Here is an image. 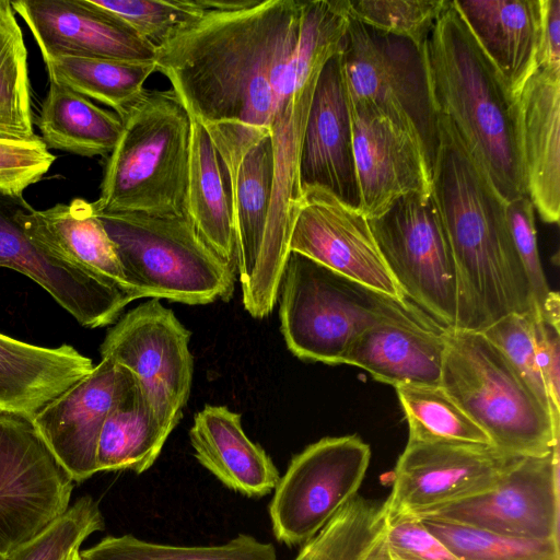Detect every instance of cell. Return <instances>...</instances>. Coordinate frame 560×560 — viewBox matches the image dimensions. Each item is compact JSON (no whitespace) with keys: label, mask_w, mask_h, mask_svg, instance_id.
Segmentation results:
<instances>
[{"label":"cell","mask_w":560,"mask_h":560,"mask_svg":"<svg viewBox=\"0 0 560 560\" xmlns=\"http://www.w3.org/2000/svg\"><path fill=\"white\" fill-rule=\"evenodd\" d=\"M345 0L303 1L295 52L283 74L271 125L273 182L260 275L279 279L290 255V237L302 198L299 164L303 135L318 77L342 51L349 24Z\"/></svg>","instance_id":"5"},{"label":"cell","mask_w":560,"mask_h":560,"mask_svg":"<svg viewBox=\"0 0 560 560\" xmlns=\"http://www.w3.org/2000/svg\"><path fill=\"white\" fill-rule=\"evenodd\" d=\"M516 456L488 445L408 441L396 463L386 518L419 517L494 487Z\"/></svg>","instance_id":"14"},{"label":"cell","mask_w":560,"mask_h":560,"mask_svg":"<svg viewBox=\"0 0 560 560\" xmlns=\"http://www.w3.org/2000/svg\"><path fill=\"white\" fill-rule=\"evenodd\" d=\"M431 194L456 268L454 329L482 331L511 313L535 308L515 249L506 201L441 118Z\"/></svg>","instance_id":"2"},{"label":"cell","mask_w":560,"mask_h":560,"mask_svg":"<svg viewBox=\"0 0 560 560\" xmlns=\"http://www.w3.org/2000/svg\"><path fill=\"white\" fill-rule=\"evenodd\" d=\"M370 459L358 435L324 438L295 455L269 505L275 537L288 546L313 538L357 495Z\"/></svg>","instance_id":"11"},{"label":"cell","mask_w":560,"mask_h":560,"mask_svg":"<svg viewBox=\"0 0 560 560\" xmlns=\"http://www.w3.org/2000/svg\"><path fill=\"white\" fill-rule=\"evenodd\" d=\"M27 49L11 1L0 0V139L25 141L34 132Z\"/></svg>","instance_id":"32"},{"label":"cell","mask_w":560,"mask_h":560,"mask_svg":"<svg viewBox=\"0 0 560 560\" xmlns=\"http://www.w3.org/2000/svg\"><path fill=\"white\" fill-rule=\"evenodd\" d=\"M174 428L154 412L133 378L103 424L96 453L98 472H144L155 463Z\"/></svg>","instance_id":"28"},{"label":"cell","mask_w":560,"mask_h":560,"mask_svg":"<svg viewBox=\"0 0 560 560\" xmlns=\"http://www.w3.org/2000/svg\"><path fill=\"white\" fill-rule=\"evenodd\" d=\"M27 206L23 196L0 190V267L31 278L82 326L113 324L138 295L31 238L21 222Z\"/></svg>","instance_id":"15"},{"label":"cell","mask_w":560,"mask_h":560,"mask_svg":"<svg viewBox=\"0 0 560 560\" xmlns=\"http://www.w3.org/2000/svg\"><path fill=\"white\" fill-rule=\"evenodd\" d=\"M299 176L302 191L322 188L359 209L350 107L340 52L323 67L303 135Z\"/></svg>","instance_id":"22"},{"label":"cell","mask_w":560,"mask_h":560,"mask_svg":"<svg viewBox=\"0 0 560 560\" xmlns=\"http://www.w3.org/2000/svg\"><path fill=\"white\" fill-rule=\"evenodd\" d=\"M36 124L47 148L88 158L108 156L122 130L116 113L54 81Z\"/></svg>","instance_id":"29"},{"label":"cell","mask_w":560,"mask_h":560,"mask_svg":"<svg viewBox=\"0 0 560 560\" xmlns=\"http://www.w3.org/2000/svg\"><path fill=\"white\" fill-rule=\"evenodd\" d=\"M133 382L125 368L108 359L44 406L31 420L71 475L82 482L98 472L97 444L105 419Z\"/></svg>","instance_id":"18"},{"label":"cell","mask_w":560,"mask_h":560,"mask_svg":"<svg viewBox=\"0 0 560 560\" xmlns=\"http://www.w3.org/2000/svg\"><path fill=\"white\" fill-rule=\"evenodd\" d=\"M340 61L349 105L374 109L407 132L431 176L440 147V126L423 46L350 15Z\"/></svg>","instance_id":"9"},{"label":"cell","mask_w":560,"mask_h":560,"mask_svg":"<svg viewBox=\"0 0 560 560\" xmlns=\"http://www.w3.org/2000/svg\"><path fill=\"white\" fill-rule=\"evenodd\" d=\"M534 330L538 366L550 399L552 418L560 423V326L535 308Z\"/></svg>","instance_id":"43"},{"label":"cell","mask_w":560,"mask_h":560,"mask_svg":"<svg viewBox=\"0 0 560 560\" xmlns=\"http://www.w3.org/2000/svg\"><path fill=\"white\" fill-rule=\"evenodd\" d=\"M395 389L408 423V441L492 446L441 385L400 384Z\"/></svg>","instance_id":"33"},{"label":"cell","mask_w":560,"mask_h":560,"mask_svg":"<svg viewBox=\"0 0 560 560\" xmlns=\"http://www.w3.org/2000/svg\"><path fill=\"white\" fill-rule=\"evenodd\" d=\"M474 38L516 98L537 68L542 0H453Z\"/></svg>","instance_id":"24"},{"label":"cell","mask_w":560,"mask_h":560,"mask_svg":"<svg viewBox=\"0 0 560 560\" xmlns=\"http://www.w3.org/2000/svg\"><path fill=\"white\" fill-rule=\"evenodd\" d=\"M102 529L104 520L98 505L85 495L42 533L7 555V560H65L91 534Z\"/></svg>","instance_id":"38"},{"label":"cell","mask_w":560,"mask_h":560,"mask_svg":"<svg viewBox=\"0 0 560 560\" xmlns=\"http://www.w3.org/2000/svg\"><path fill=\"white\" fill-rule=\"evenodd\" d=\"M49 81L93 98L121 117L156 72L154 61L60 56L45 61Z\"/></svg>","instance_id":"31"},{"label":"cell","mask_w":560,"mask_h":560,"mask_svg":"<svg viewBox=\"0 0 560 560\" xmlns=\"http://www.w3.org/2000/svg\"><path fill=\"white\" fill-rule=\"evenodd\" d=\"M96 213L141 299L202 305L233 295L234 266L206 243L188 215Z\"/></svg>","instance_id":"7"},{"label":"cell","mask_w":560,"mask_h":560,"mask_svg":"<svg viewBox=\"0 0 560 560\" xmlns=\"http://www.w3.org/2000/svg\"><path fill=\"white\" fill-rule=\"evenodd\" d=\"M97 212L187 215L191 117L173 90H144L120 117Z\"/></svg>","instance_id":"4"},{"label":"cell","mask_w":560,"mask_h":560,"mask_svg":"<svg viewBox=\"0 0 560 560\" xmlns=\"http://www.w3.org/2000/svg\"><path fill=\"white\" fill-rule=\"evenodd\" d=\"M26 234L44 247L122 288L140 293L127 279L115 245L93 202L74 198L45 210L30 205L21 213Z\"/></svg>","instance_id":"27"},{"label":"cell","mask_w":560,"mask_h":560,"mask_svg":"<svg viewBox=\"0 0 560 560\" xmlns=\"http://www.w3.org/2000/svg\"><path fill=\"white\" fill-rule=\"evenodd\" d=\"M225 173L205 128L191 118L187 215L206 243L235 265L232 203Z\"/></svg>","instance_id":"30"},{"label":"cell","mask_w":560,"mask_h":560,"mask_svg":"<svg viewBox=\"0 0 560 560\" xmlns=\"http://www.w3.org/2000/svg\"><path fill=\"white\" fill-rule=\"evenodd\" d=\"M93 368L70 345L36 346L0 334V412L32 419Z\"/></svg>","instance_id":"25"},{"label":"cell","mask_w":560,"mask_h":560,"mask_svg":"<svg viewBox=\"0 0 560 560\" xmlns=\"http://www.w3.org/2000/svg\"><path fill=\"white\" fill-rule=\"evenodd\" d=\"M73 482L30 418L0 412V552L9 555L60 517Z\"/></svg>","instance_id":"13"},{"label":"cell","mask_w":560,"mask_h":560,"mask_svg":"<svg viewBox=\"0 0 560 560\" xmlns=\"http://www.w3.org/2000/svg\"><path fill=\"white\" fill-rule=\"evenodd\" d=\"M417 518L559 540V445L546 455L516 456L491 489Z\"/></svg>","instance_id":"16"},{"label":"cell","mask_w":560,"mask_h":560,"mask_svg":"<svg viewBox=\"0 0 560 560\" xmlns=\"http://www.w3.org/2000/svg\"><path fill=\"white\" fill-rule=\"evenodd\" d=\"M289 247L380 293L407 299L380 252L366 217L322 188L302 191Z\"/></svg>","instance_id":"17"},{"label":"cell","mask_w":560,"mask_h":560,"mask_svg":"<svg viewBox=\"0 0 560 560\" xmlns=\"http://www.w3.org/2000/svg\"><path fill=\"white\" fill-rule=\"evenodd\" d=\"M11 4L32 32L44 61L60 56L154 59L151 45L92 0H18Z\"/></svg>","instance_id":"21"},{"label":"cell","mask_w":560,"mask_h":560,"mask_svg":"<svg viewBox=\"0 0 560 560\" xmlns=\"http://www.w3.org/2000/svg\"><path fill=\"white\" fill-rule=\"evenodd\" d=\"M65 560H81L80 549L72 551Z\"/></svg>","instance_id":"45"},{"label":"cell","mask_w":560,"mask_h":560,"mask_svg":"<svg viewBox=\"0 0 560 560\" xmlns=\"http://www.w3.org/2000/svg\"><path fill=\"white\" fill-rule=\"evenodd\" d=\"M534 211L529 196L506 202L512 240L525 271L535 308L540 313L551 290L539 258Z\"/></svg>","instance_id":"41"},{"label":"cell","mask_w":560,"mask_h":560,"mask_svg":"<svg viewBox=\"0 0 560 560\" xmlns=\"http://www.w3.org/2000/svg\"><path fill=\"white\" fill-rule=\"evenodd\" d=\"M301 0H256L228 11L207 10L154 49L189 116L208 133L228 186L271 125L283 74L301 30Z\"/></svg>","instance_id":"1"},{"label":"cell","mask_w":560,"mask_h":560,"mask_svg":"<svg viewBox=\"0 0 560 560\" xmlns=\"http://www.w3.org/2000/svg\"><path fill=\"white\" fill-rule=\"evenodd\" d=\"M384 524L383 503L355 495L304 544L294 560H361Z\"/></svg>","instance_id":"35"},{"label":"cell","mask_w":560,"mask_h":560,"mask_svg":"<svg viewBox=\"0 0 560 560\" xmlns=\"http://www.w3.org/2000/svg\"><path fill=\"white\" fill-rule=\"evenodd\" d=\"M441 386L505 455L541 456L560 424L480 331L448 329Z\"/></svg>","instance_id":"6"},{"label":"cell","mask_w":560,"mask_h":560,"mask_svg":"<svg viewBox=\"0 0 560 560\" xmlns=\"http://www.w3.org/2000/svg\"><path fill=\"white\" fill-rule=\"evenodd\" d=\"M528 196L546 223L560 218V69L537 67L516 96Z\"/></svg>","instance_id":"23"},{"label":"cell","mask_w":560,"mask_h":560,"mask_svg":"<svg viewBox=\"0 0 560 560\" xmlns=\"http://www.w3.org/2000/svg\"><path fill=\"white\" fill-rule=\"evenodd\" d=\"M537 67L560 69V0H542Z\"/></svg>","instance_id":"44"},{"label":"cell","mask_w":560,"mask_h":560,"mask_svg":"<svg viewBox=\"0 0 560 560\" xmlns=\"http://www.w3.org/2000/svg\"><path fill=\"white\" fill-rule=\"evenodd\" d=\"M0 560H7V555H3L2 552H0Z\"/></svg>","instance_id":"46"},{"label":"cell","mask_w":560,"mask_h":560,"mask_svg":"<svg viewBox=\"0 0 560 560\" xmlns=\"http://www.w3.org/2000/svg\"><path fill=\"white\" fill-rule=\"evenodd\" d=\"M448 0H349V13L375 30L422 47Z\"/></svg>","instance_id":"39"},{"label":"cell","mask_w":560,"mask_h":560,"mask_svg":"<svg viewBox=\"0 0 560 560\" xmlns=\"http://www.w3.org/2000/svg\"><path fill=\"white\" fill-rule=\"evenodd\" d=\"M278 300L288 349L302 360L342 364L354 340L408 299L390 298L290 252Z\"/></svg>","instance_id":"8"},{"label":"cell","mask_w":560,"mask_h":560,"mask_svg":"<svg viewBox=\"0 0 560 560\" xmlns=\"http://www.w3.org/2000/svg\"><path fill=\"white\" fill-rule=\"evenodd\" d=\"M55 162L38 136L32 140L0 139V190L22 196L31 185L39 182Z\"/></svg>","instance_id":"42"},{"label":"cell","mask_w":560,"mask_h":560,"mask_svg":"<svg viewBox=\"0 0 560 560\" xmlns=\"http://www.w3.org/2000/svg\"><path fill=\"white\" fill-rule=\"evenodd\" d=\"M154 49L207 12L203 0H92Z\"/></svg>","instance_id":"37"},{"label":"cell","mask_w":560,"mask_h":560,"mask_svg":"<svg viewBox=\"0 0 560 560\" xmlns=\"http://www.w3.org/2000/svg\"><path fill=\"white\" fill-rule=\"evenodd\" d=\"M534 315L535 308L526 313H511L480 332L501 351L552 417L550 399L537 361Z\"/></svg>","instance_id":"40"},{"label":"cell","mask_w":560,"mask_h":560,"mask_svg":"<svg viewBox=\"0 0 560 560\" xmlns=\"http://www.w3.org/2000/svg\"><path fill=\"white\" fill-rule=\"evenodd\" d=\"M359 210L368 220L399 198L431 194V176L411 137L374 109L351 106Z\"/></svg>","instance_id":"19"},{"label":"cell","mask_w":560,"mask_h":560,"mask_svg":"<svg viewBox=\"0 0 560 560\" xmlns=\"http://www.w3.org/2000/svg\"><path fill=\"white\" fill-rule=\"evenodd\" d=\"M447 331L407 300L365 329L349 348L342 364L361 368L394 387L441 385Z\"/></svg>","instance_id":"20"},{"label":"cell","mask_w":560,"mask_h":560,"mask_svg":"<svg viewBox=\"0 0 560 560\" xmlns=\"http://www.w3.org/2000/svg\"><path fill=\"white\" fill-rule=\"evenodd\" d=\"M368 221L404 295L440 325L454 329L456 268L432 194L404 196Z\"/></svg>","instance_id":"10"},{"label":"cell","mask_w":560,"mask_h":560,"mask_svg":"<svg viewBox=\"0 0 560 560\" xmlns=\"http://www.w3.org/2000/svg\"><path fill=\"white\" fill-rule=\"evenodd\" d=\"M460 560H560L559 540L497 534L436 518H420Z\"/></svg>","instance_id":"36"},{"label":"cell","mask_w":560,"mask_h":560,"mask_svg":"<svg viewBox=\"0 0 560 560\" xmlns=\"http://www.w3.org/2000/svg\"><path fill=\"white\" fill-rule=\"evenodd\" d=\"M81 560H278L275 547L240 534L218 546H173L150 542L130 534L107 536L80 551Z\"/></svg>","instance_id":"34"},{"label":"cell","mask_w":560,"mask_h":560,"mask_svg":"<svg viewBox=\"0 0 560 560\" xmlns=\"http://www.w3.org/2000/svg\"><path fill=\"white\" fill-rule=\"evenodd\" d=\"M438 118L510 202L528 196L520 153L516 98L485 55L453 0L423 44Z\"/></svg>","instance_id":"3"},{"label":"cell","mask_w":560,"mask_h":560,"mask_svg":"<svg viewBox=\"0 0 560 560\" xmlns=\"http://www.w3.org/2000/svg\"><path fill=\"white\" fill-rule=\"evenodd\" d=\"M189 440L197 460L229 489L264 497L280 475L265 450L245 434L241 415L225 406L206 405L194 417Z\"/></svg>","instance_id":"26"},{"label":"cell","mask_w":560,"mask_h":560,"mask_svg":"<svg viewBox=\"0 0 560 560\" xmlns=\"http://www.w3.org/2000/svg\"><path fill=\"white\" fill-rule=\"evenodd\" d=\"M189 340L190 331L174 312L151 299L119 318L100 351L102 359L128 370L154 412L176 427L192 383Z\"/></svg>","instance_id":"12"}]
</instances>
